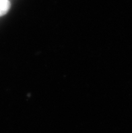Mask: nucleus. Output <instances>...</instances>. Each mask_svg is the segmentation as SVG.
I'll list each match as a JSON object with an SVG mask.
<instances>
[{
	"label": "nucleus",
	"mask_w": 132,
	"mask_h": 133,
	"mask_svg": "<svg viewBox=\"0 0 132 133\" xmlns=\"http://www.w3.org/2000/svg\"><path fill=\"white\" fill-rule=\"evenodd\" d=\"M11 8L9 0H0V17L5 15Z\"/></svg>",
	"instance_id": "obj_1"
}]
</instances>
